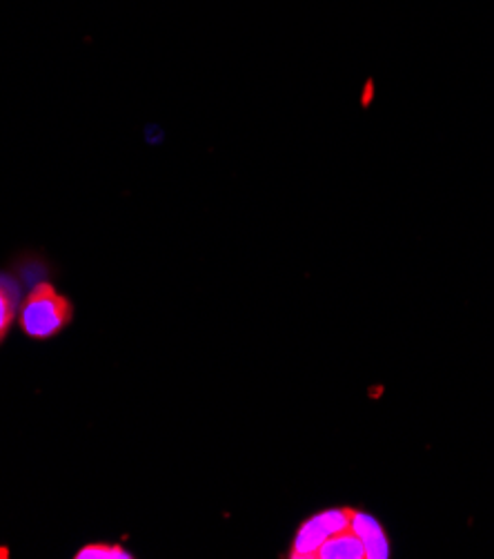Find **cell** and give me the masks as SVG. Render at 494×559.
<instances>
[{"label":"cell","instance_id":"obj_1","mask_svg":"<svg viewBox=\"0 0 494 559\" xmlns=\"http://www.w3.org/2000/svg\"><path fill=\"white\" fill-rule=\"evenodd\" d=\"M72 319V304L51 288L40 284L34 288L23 306L21 325L34 340H49L59 334Z\"/></svg>","mask_w":494,"mask_h":559},{"label":"cell","instance_id":"obj_2","mask_svg":"<svg viewBox=\"0 0 494 559\" xmlns=\"http://www.w3.org/2000/svg\"><path fill=\"white\" fill-rule=\"evenodd\" d=\"M352 511L348 509H329L314 518H310L297 533L290 557L292 559H308L316 557L318 548L337 533H344L350 528Z\"/></svg>","mask_w":494,"mask_h":559},{"label":"cell","instance_id":"obj_4","mask_svg":"<svg viewBox=\"0 0 494 559\" xmlns=\"http://www.w3.org/2000/svg\"><path fill=\"white\" fill-rule=\"evenodd\" d=\"M318 559H365V548L361 539L348 528L329 537L316 552Z\"/></svg>","mask_w":494,"mask_h":559},{"label":"cell","instance_id":"obj_6","mask_svg":"<svg viewBox=\"0 0 494 559\" xmlns=\"http://www.w3.org/2000/svg\"><path fill=\"white\" fill-rule=\"evenodd\" d=\"M14 312H16V304H14V295L10 288H5L0 284V342L8 334L12 321H14Z\"/></svg>","mask_w":494,"mask_h":559},{"label":"cell","instance_id":"obj_3","mask_svg":"<svg viewBox=\"0 0 494 559\" xmlns=\"http://www.w3.org/2000/svg\"><path fill=\"white\" fill-rule=\"evenodd\" d=\"M350 531L361 539L368 559H388L390 557V539L376 518H372L368 513H352Z\"/></svg>","mask_w":494,"mask_h":559},{"label":"cell","instance_id":"obj_5","mask_svg":"<svg viewBox=\"0 0 494 559\" xmlns=\"http://www.w3.org/2000/svg\"><path fill=\"white\" fill-rule=\"evenodd\" d=\"M79 559H128L132 557L121 546H109V544H89L79 555Z\"/></svg>","mask_w":494,"mask_h":559}]
</instances>
